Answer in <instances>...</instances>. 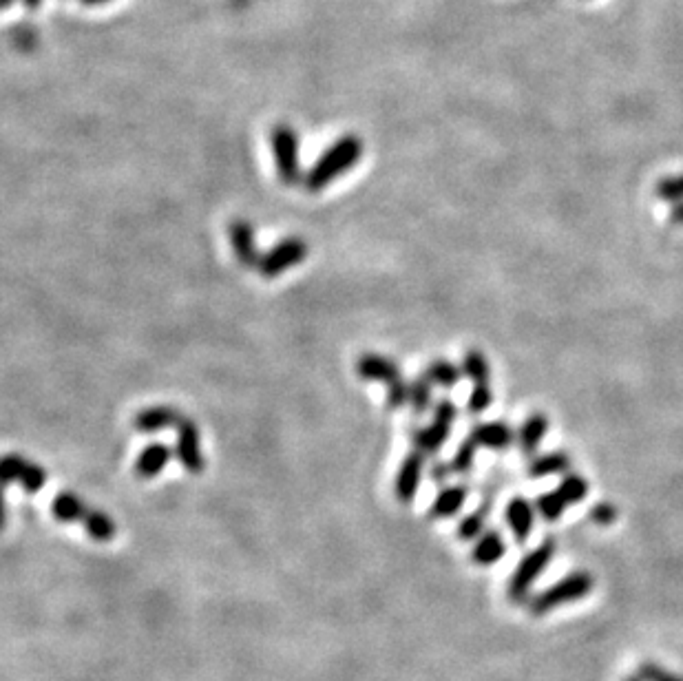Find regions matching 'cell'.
<instances>
[{"mask_svg":"<svg viewBox=\"0 0 683 681\" xmlns=\"http://www.w3.org/2000/svg\"><path fill=\"white\" fill-rule=\"evenodd\" d=\"M535 509H538L542 520L555 522V520L562 518V513L569 509V505H566V500L558 494V489H555V491H546V494H540L538 500H535Z\"/></svg>","mask_w":683,"mask_h":681,"instance_id":"obj_22","label":"cell"},{"mask_svg":"<svg viewBox=\"0 0 683 681\" xmlns=\"http://www.w3.org/2000/svg\"><path fill=\"white\" fill-rule=\"evenodd\" d=\"M168 460H171V449L164 443L146 445L135 460V474L140 478H153L168 465Z\"/></svg>","mask_w":683,"mask_h":681,"instance_id":"obj_15","label":"cell"},{"mask_svg":"<svg viewBox=\"0 0 683 681\" xmlns=\"http://www.w3.org/2000/svg\"><path fill=\"white\" fill-rule=\"evenodd\" d=\"M356 372H359L363 381L385 383V385H392L394 381L403 379L398 363H394L392 359H387V356L372 354V352L361 354V359L356 361Z\"/></svg>","mask_w":683,"mask_h":681,"instance_id":"obj_8","label":"cell"},{"mask_svg":"<svg viewBox=\"0 0 683 681\" xmlns=\"http://www.w3.org/2000/svg\"><path fill=\"white\" fill-rule=\"evenodd\" d=\"M5 527V491L0 487V529Z\"/></svg>","mask_w":683,"mask_h":681,"instance_id":"obj_38","label":"cell"},{"mask_svg":"<svg viewBox=\"0 0 683 681\" xmlns=\"http://www.w3.org/2000/svg\"><path fill=\"white\" fill-rule=\"evenodd\" d=\"M23 3H25L27 9H31V12H36V9H38L40 3H42V0H23Z\"/></svg>","mask_w":683,"mask_h":681,"instance_id":"obj_39","label":"cell"},{"mask_svg":"<svg viewBox=\"0 0 683 681\" xmlns=\"http://www.w3.org/2000/svg\"><path fill=\"white\" fill-rule=\"evenodd\" d=\"M593 591V575L588 571H575L566 578L558 580L549 589L538 593L529 604V611L533 615H546L555 609H560L564 604H571L582 600L588 593Z\"/></svg>","mask_w":683,"mask_h":681,"instance_id":"obj_2","label":"cell"},{"mask_svg":"<svg viewBox=\"0 0 683 681\" xmlns=\"http://www.w3.org/2000/svg\"><path fill=\"white\" fill-rule=\"evenodd\" d=\"M228 237L230 244H233L235 257L241 266L252 268L259 264V253L255 244V228H252L244 219H235L233 224L228 226Z\"/></svg>","mask_w":683,"mask_h":681,"instance_id":"obj_9","label":"cell"},{"mask_svg":"<svg viewBox=\"0 0 683 681\" xmlns=\"http://www.w3.org/2000/svg\"><path fill=\"white\" fill-rule=\"evenodd\" d=\"M460 370L474 385H482V383H489L491 381L489 361H487V356L482 354L480 350H469L465 354V359H462V368Z\"/></svg>","mask_w":683,"mask_h":681,"instance_id":"obj_21","label":"cell"},{"mask_svg":"<svg viewBox=\"0 0 683 681\" xmlns=\"http://www.w3.org/2000/svg\"><path fill=\"white\" fill-rule=\"evenodd\" d=\"M182 414L180 410H175V407H168V405H157V407H146V410L138 412L133 418V427L135 432H142V434H155V432H162L166 427H177L182 423Z\"/></svg>","mask_w":683,"mask_h":681,"instance_id":"obj_11","label":"cell"},{"mask_svg":"<svg viewBox=\"0 0 683 681\" xmlns=\"http://www.w3.org/2000/svg\"><path fill=\"white\" fill-rule=\"evenodd\" d=\"M82 522H84V527H87V531L91 533V538L111 540L115 536V525H113V520L107 516V513L87 509Z\"/></svg>","mask_w":683,"mask_h":681,"instance_id":"obj_23","label":"cell"},{"mask_svg":"<svg viewBox=\"0 0 683 681\" xmlns=\"http://www.w3.org/2000/svg\"><path fill=\"white\" fill-rule=\"evenodd\" d=\"M423 474H425V456L414 449L412 454H407L403 458V463L401 467H398V474H396L394 491H396V498L401 500L403 505L414 500L416 491L420 487V480H423Z\"/></svg>","mask_w":683,"mask_h":681,"instance_id":"obj_7","label":"cell"},{"mask_svg":"<svg viewBox=\"0 0 683 681\" xmlns=\"http://www.w3.org/2000/svg\"><path fill=\"white\" fill-rule=\"evenodd\" d=\"M655 195L668 204L683 202V173L661 177L655 184Z\"/></svg>","mask_w":683,"mask_h":681,"instance_id":"obj_27","label":"cell"},{"mask_svg":"<svg viewBox=\"0 0 683 681\" xmlns=\"http://www.w3.org/2000/svg\"><path fill=\"white\" fill-rule=\"evenodd\" d=\"M504 518H507V525L511 527L516 540L527 542V538L531 536V531H533V522H535V507L531 505V502L527 498L516 496L507 505Z\"/></svg>","mask_w":683,"mask_h":681,"instance_id":"obj_12","label":"cell"},{"mask_svg":"<svg viewBox=\"0 0 683 681\" xmlns=\"http://www.w3.org/2000/svg\"><path fill=\"white\" fill-rule=\"evenodd\" d=\"M487 513H489V505L476 509L474 513H469L467 518H462L458 525V536L462 540H478L482 536V531H485Z\"/></svg>","mask_w":683,"mask_h":681,"instance_id":"obj_26","label":"cell"},{"mask_svg":"<svg viewBox=\"0 0 683 681\" xmlns=\"http://www.w3.org/2000/svg\"><path fill=\"white\" fill-rule=\"evenodd\" d=\"M45 483H47V471L42 469L40 465L29 463V460H27L23 474H20L18 485L23 487L27 494H38V491L45 487Z\"/></svg>","mask_w":683,"mask_h":681,"instance_id":"obj_30","label":"cell"},{"mask_svg":"<svg viewBox=\"0 0 683 681\" xmlns=\"http://www.w3.org/2000/svg\"><path fill=\"white\" fill-rule=\"evenodd\" d=\"M425 376L432 385H440L445 387V390H451V387L458 385V381L462 379V370L447 359H434L427 365Z\"/></svg>","mask_w":683,"mask_h":681,"instance_id":"obj_19","label":"cell"},{"mask_svg":"<svg viewBox=\"0 0 683 681\" xmlns=\"http://www.w3.org/2000/svg\"><path fill=\"white\" fill-rule=\"evenodd\" d=\"M51 511H54V516L60 522H76V520L84 518V513H87V507H84V502L76 494L62 491V494L56 496L54 505H51Z\"/></svg>","mask_w":683,"mask_h":681,"instance_id":"obj_20","label":"cell"},{"mask_svg":"<svg viewBox=\"0 0 683 681\" xmlns=\"http://www.w3.org/2000/svg\"><path fill=\"white\" fill-rule=\"evenodd\" d=\"M175 429H177V445H175L177 458H180V463L184 465L186 471H191V474H202L204 454H202V443H199L197 425L193 421H188V418H182V423Z\"/></svg>","mask_w":683,"mask_h":681,"instance_id":"obj_6","label":"cell"},{"mask_svg":"<svg viewBox=\"0 0 683 681\" xmlns=\"http://www.w3.org/2000/svg\"><path fill=\"white\" fill-rule=\"evenodd\" d=\"M409 403V383L398 379L392 385H387V396H385V405L390 407V410H401Z\"/></svg>","mask_w":683,"mask_h":681,"instance_id":"obj_32","label":"cell"},{"mask_svg":"<svg viewBox=\"0 0 683 681\" xmlns=\"http://www.w3.org/2000/svg\"><path fill=\"white\" fill-rule=\"evenodd\" d=\"M467 487L462 485H449L445 489H440V494L436 496L432 509H429V516L434 520H445L456 516V513L465 507V500H467Z\"/></svg>","mask_w":683,"mask_h":681,"instance_id":"obj_16","label":"cell"},{"mask_svg":"<svg viewBox=\"0 0 683 681\" xmlns=\"http://www.w3.org/2000/svg\"><path fill=\"white\" fill-rule=\"evenodd\" d=\"M624 681H639L637 677H628V679H624Z\"/></svg>","mask_w":683,"mask_h":681,"instance_id":"obj_42","label":"cell"},{"mask_svg":"<svg viewBox=\"0 0 683 681\" xmlns=\"http://www.w3.org/2000/svg\"><path fill=\"white\" fill-rule=\"evenodd\" d=\"M591 520L595 522V525H602V527H608V525H613V522L617 520L619 516V511L615 505H611V502H600V505H595L591 509Z\"/></svg>","mask_w":683,"mask_h":681,"instance_id":"obj_33","label":"cell"},{"mask_svg":"<svg viewBox=\"0 0 683 681\" xmlns=\"http://www.w3.org/2000/svg\"><path fill=\"white\" fill-rule=\"evenodd\" d=\"M546 432H549V418H546L542 412L531 414L527 421L522 423V427L518 429V434H516L520 452L524 456H533L535 452H538V447L544 440Z\"/></svg>","mask_w":683,"mask_h":681,"instance_id":"obj_13","label":"cell"},{"mask_svg":"<svg viewBox=\"0 0 683 681\" xmlns=\"http://www.w3.org/2000/svg\"><path fill=\"white\" fill-rule=\"evenodd\" d=\"M25 465H27V460L23 456H16V454H9V456L0 458V487L18 483Z\"/></svg>","mask_w":683,"mask_h":681,"instance_id":"obj_29","label":"cell"},{"mask_svg":"<svg viewBox=\"0 0 683 681\" xmlns=\"http://www.w3.org/2000/svg\"><path fill=\"white\" fill-rule=\"evenodd\" d=\"M558 494L566 500V505H577L588 496V480L580 474H564L558 487Z\"/></svg>","mask_w":683,"mask_h":681,"instance_id":"obj_25","label":"cell"},{"mask_svg":"<svg viewBox=\"0 0 683 681\" xmlns=\"http://www.w3.org/2000/svg\"><path fill=\"white\" fill-rule=\"evenodd\" d=\"M639 677L644 681H683L679 675L670 673V670L661 668L657 664H642L639 666Z\"/></svg>","mask_w":683,"mask_h":681,"instance_id":"obj_34","label":"cell"},{"mask_svg":"<svg viewBox=\"0 0 683 681\" xmlns=\"http://www.w3.org/2000/svg\"><path fill=\"white\" fill-rule=\"evenodd\" d=\"M82 5H89V7H96V5H104V3H109V0H80Z\"/></svg>","mask_w":683,"mask_h":681,"instance_id":"obj_40","label":"cell"},{"mask_svg":"<svg viewBox=\"0 0 683 681\" xmlns=\"http://www.w3.org/2000/svg\"><path fill=\"white\" fill-rule=\"evenodd\" d=\"M493 403V392H491V385L489 383H482V385H474V390L469 394V401H467V410L469 414H482L487 412Z\"/></svg>","mask_w":683,"mask_h":681,"instance_id":"obj_31","label":"cell"},{"mask_svg":"<svg viewBox=\"0 0 683 681\" xmlns=\"http://www.w3.org/2000/svg\"><path fill=\"white\" fill-rule=\"evenodd\" d=\"M409 405H412L414 414L427 412V407L432 405V383L425 374L416 376V379L409 383Z\"/></svg>","mask_w":683,"mask_h":681,"instance_id":"obj_24","label":"cell"},{"mask_svg":"<svg viewBox=\"0 0 683 681\" xmlns=\"http://www.w3.org/2000/svg\"><path fill=\"white\" fill-rule=\"evenodd\" d=\"M456 418H458V407L451 403L449 398H440V401L434 405V421L445 423L451 427Z\"/></svg>","mask_w":683,"mask_h":681,"instance_id":"obj_35","label":"cell"},{"mask_svg":"<svg viewBox=\"0 0 683 681\" xmlns=\"http://www.w3.org/2000/svg\"><path fill=\"white\" fill-rule=\"evenodd\" d=\"M14 0H0V9H7V7H12Z\"/></svg>","mask_w":683,"mask_h":681,"instance_id":"obj_41","label":"cell"},{"mask_svg":"<svg viewBox=\"0 0 683 681\" xmlns=\"http://www.w3.org/2000/svg\"><path fill=\"white\" fill-rule=\"evenodd\" d=\"M507 553V544H504L500 531H487L476 540V547L471 551V560L480 567H491L504 558Z\"/></svg>","mask_w":683,"mask_h":681,"instance_id":"obj_17","label":"cell"},{"mask_svg":"<svg viewBox=\"0 0 683 681\" xmlns=\"http://www.w3.org/2000/svg\"><path fill=\"white\" fill-rule=\"evenodd\" d=\"M469 438L474 440L478 447L493 449V452H504L513 443H516V432L502 421H491V423H478L471 429Z\"/></svg>","mask_w":683,"mask_h":681,"instance_id":"obj_10","label":"cell"},{"mask_svg":"<svg viewBox=\"0 0 683 681\" xmlns=\"http://www.w3.org/2000/svg\"><path fill=\"white\" fill-rule=\"evenodd\" d=\"M668 222H670L672 226H683V202L672 204V211H670Z\"/></svg>","mask_w":683,"mask_h":681,"instance_id":"obj_37","label":"cell"},{"mask_svg":"<svg viewBox=\"0 0 683 681\" xmlns=\"http://www.w3.org/2000/svg\"><path fill=\"white\" fill-rule=\"evenodd\" d=\"M306 257H308V244L303 242L301 237H288L277 246H272L266 255L259 257L257 270L261 277L275 279L283 275L288 268L301 264Z\"/></svg>","mask_w":683,"mask_h":681,"instance_id":"obj_5","label":"cell"},{"mask_svg":"<svg viewBox=\"0 0 683 681\" xmlns=\"http://www.w3.org/2000/svg\"><path fill=\"white\" fill-rule=\"evenodd\" d=\"M555 553V540H544L540 547H535L529 555H524L522 562L518 564L516 573L509 580V597L513 602L527 600L533 582L540 578L542 571L549 567Z\"/></svg>","mask_w":683,"mask_h":681,"instance_id":"obj_4","label":"cell"},{"mask_svg":"<svg viewBox=\"0 0 683 681\" xmlns=\"http://www.w3.org/2000/svg\"><path fill=\"white\" fill-rule=\"evenodd\" d=\"M478 445L474 443V440L467 438L465 443H462L458 449H456V454L454 458H451V474H469L471 467H474L476 463V454H478Z\"/></svg>","mask_w":683,"mask_h":681,"instance_id":"obj_28","label":"cell"},{"mask_svg":"<svg viewBox=\"0 0 683 681\" xmlns=\"http://www.w3.org/2000/svg\"><path fill=\"white\" fill-rule=\"evenodd\" d=\"M449 434H451V427L449 425L434 421L432 425L414 429V432H412V443L416 447V452H420L423 456H432V454L438 452L440 447L447 443Z\"/></svg>","mask_w":683,"mask_h":681,"instance_id":"obj_14","label":"cell"},{"mask_svg":"<svg viewBox=\"0 0 683 681\" xmlns=\"http://www.w3.org/2000/svg\"><path fill=\"white\" fill-rule=\"evenodd\" d=\"M449 474H451L449 463H436V465L432 467V478L436 480V483H447Z\"/></svg>","mask_w":683,"mask_h":681,"instance_id":"obj_36","label":"cell"},{"mask_svg":"<svg viewBox=\"0 0 683 681\" xmlns=\"http://www.w3.org/2000/svg\"><path fill=\"white\" fill-rule=\"evenodd\" d=\"M272 155H275L277 173L283 184L294 186L301 182V149L299 135L290 124H277L270 135Z\"/></svg>","mask_w":683,"mask_h":681,"instance_id":"obj_3","label":"cell"},{"mask_svg":"<svg viewBox=\"0 0 683 681\" xmlns=\"http://www.w3.org/2000/svg\"><path fill=\"white\" fill-rule=\"evenodd\" d=\"M569 467H571V458L562 454V452H551V454H544L533 458L529 463V476L533 478H546V476H555V474H569Z\"/></svg>","mask_w":683,"mask_h":681,"instance_id":"obj_18","label":"cell"},{"mask_svg":"<svg viewBox=\"0 0 683 681\" xmlns=\"http://www.w3.org/2000/svg\"><path fill=\"white\" fill-rule=\"evenodd\" d=\"M363 155V142L359 135H343L336 140L328 151H325L317 164L312 166L306 175L308 191H323L325 186H330L336 177L348 173L359 164Z\"/></svg>","mask_w":683,"mask_h":681,"instance_id":"obj_1","label":"cell"}]
</instances>
